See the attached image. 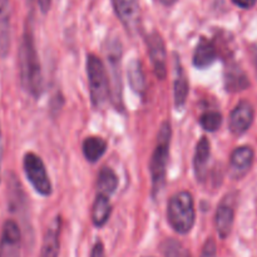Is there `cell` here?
<instances>
[{
	"label": "cell",
	"instance_id": "obj_1",
	"mask_svg": "<svg viewBox=\"0 0 257 257\" xmlns=\"http://www.w3.org/2000/svg\"><path fill=\"white\" fill-rule=\"evenodd\" d=\"M19 74L22 87L28 94L38 98L43 92V75L40 69L39 58L35 49L32 30L27 28L22 37L18 52Z\"/></svg>",
	"mask_w": 257,
	"mask_h": 257
},
{
	"label": "cell",
	"instance_id": "obj_28",
	"mask_svg": "<svg viewBox=\"0 0 257 257\" xmlns=\"http://www.w3.org/2000/svg\"><path fill=\"white\" fill-rule=\"evenodd\" d=\"M50 3H52V0H38V4H39V8L40 10H42L43 13H48V10L50 9Z\"/></svg>",
	"mask_w": 257,
	"mask_h": 257
},
{
	"label": "cell",
	"instance_id": "obj_3",
	"mask_svg": "<svg viewBox=\"0 0 257 257\" xmlns=\"http://www.w3.org/2000/svg\"><path fill=\"white\" fill-rule=\"evenodd\" d=\"M171 142V125L168 122H163L158 132L157 146L155 148L152 158H151V178H152V192L153 196L161 192L166 182V173H167L168 153H170Z\"/></svg>",
	"mask_w": 257,
	"mask_h": 257
},
{
	"label": "cell",
	"instance_id": "obj_10",
	"mask_svg": "<svg viewBox=\"0 0 257 257\" xmlns=\"http://www.w3.org/2000/svg\"><path fill=\"white\" fill-rule=\"evenodd\" d=\"M115 14L128 32L137 30L140 23V7L137 0H112Z\"/></svg>",
	"mask_w": 257,
	"mask_h": 257
},
{
	"label": "cell",
	"instance_id": "obj_17",
	"mask_svg": "<svg viewBox=\"0 0 257 257\" xmlns=\"http://www.w3.org/2000/svg\"><path fill=\"white\" fill-rule=\"evenodd\" d=\"M110 212H112V206H110L109 197L98 193L92 207V221L94 226L97 227L104 226L109 220Z\"/></svg>",
	"mask_w": 257,
	"mask_h": 257
},
{
	"label": "cell",
	"instance_id": "obj_23",
	"mask_svg": "<svg viewBox=\"0 0 257 257\" xmlns=\"http://www.w3.org/2000/svg\"><path fill=\"white\" fill-rule=\"evenodd\" d=\"M200 123L207 132H216L222 123V115L218 112H207L201 115Z\"/></svg>",
	"mask_w": 257,
	"mask_h": 257
},
{
	"label": "cell",
	"instance_id": "obj_29",
	"mask_svg": "<svg viewBox=\"0 0 257 257\" xmlns=\"http://www.w3.org/2000/svg\"><path fill=\"white\" fill-rule=\"evenodd\" d=\"M2 163H3V135L0 125V182H2Z\"/></svg>",
	"mask_w": 257,
	"mask_h": 257
},
{
	"label": "cell",
	"instance_id": "obj_7",
	"mask_svg": "<svg viewBox=\"0 0 257 257\" xmlns=\"http://www.w3.org/2000/svg\"><path fill=\"white\" fill-rule=\"evenodd\" d=\"M22 255V232L15 221L8 220L3 225L0 236V257H20Z\"/></svg>",
	"mask_w": 257,
	"mask_h": 257
},
{
	"label": "cell",
	"instance_id": "obj_4",
	"mask_svg": "<svg viewBox=\"0 0 257 257\" xmlns=\"http://www.w3.org/2000/svg\"><path fill=\"white\" fill-rule=\"evenodd\" d=\"M87 74L89 83L90 99L94 107L100 108L107 102L109 92V78L102 60L94 54L88 55Z\"/></svg>",
	"mask_w": 257,
	"mask_h": 257
},
{
	"label": "cell",
	"instance_id": "obj_2",
	"mask_svg": "<svg viewBox=\"0 0 257 257\" xmlns=\"http://www.w3.org/2000/svg\"><path fill=\"white\" fill-rule=\"evenodd\" d=\"M167 217L171 227L181 235L192 230L196 220L193 197L187 191H182L171 197L167 207Z\"/></svg>",
	"mask_w": 257,
	"mask_h": 257
},
{
	"label": "cell",
	"instance_id": "obj_18",
	"mask_svg": "<svg viewBox=\"0 0 257 257\" xmlns=\"http://www.w3.org/2000/svg\"><path fill=\"white\" fill-rule=\"evenodd\" d=\"M107 151V142L99 137H88L83 143V153L88 162H97Z\"/></svg>",
	"mask_w": 257,
	"mask_h": 257
},
{
	"label": "cell",
	"instance_id": "obj_12",
	"mask_svg": "<svg viewBox=\"0 0 257 257\" xmlns=\"http://www.w3.org/2000/svg\"><path fill=\"white\" fill-rule=\"evenodd\" d=\"M253 162V150L248 146L236 148L231 155L230 172L233 178H242L250 171Z\"/></svg>",
	"mask_w": 257,
	"mask_h": 257
},
{
	"label": "cell",
	"instance_id": "obj_14",
	"mask_svg": "<svg viewBox=\"0 0 257 257\" xmlns=\"http://www.w3.org/2000/svg\"><path fill=\"white\" fill-rule=\"evenodd\" d=\"M217 58V52L216 48L210 40L201 38L196 47L195 54H193V64L198 69H206L210 65L213 64V62Z\"/></svg>",
	"mask_w": 257,
	"mask_h": 257
},
{
	"label": "cell",
	"instance_id": "obj_9",
	"mask_svg": "<svg viewBox=\"0 0 257 257\" xmlns=\"http://www.w3.org/2000/svg\"><path fill=\"white\" fill-rule=\"evenodd\" d=\"M147 45L148 53H150L153 67H155L156 75L160 79H165L167 75V65H166L167 54H166V47L162 37L158 35L157 33H153L147 38Z\"/></svg>",
	"mask_w": 257,
	"mask_h": 257
},
{
	"label": "cell",
	"instance_id": "obj_19",
	"mask_svg": "<svg viewBox=\"0 0 257 257\" xmlns=\"http://www.w3.org/2000/svg\"><path fill=\"white\" fill-rule=\"evenodd\" d=\"M118 186V177L113 170L104 167L98 176V193L109 197Z\"/></svg>",
	"mask_w": 257,
	"mask_h": 257
},
{
	"label": "cell",
	"instance_id": "obj_8",
	"mask_svg": "<svg viewBox=\"0 0 257 257\" xmlns=\"http://www.w3.org/2000/svg\"><path fill=\"white\" fill-rule=\"evenodd\" d=\"M253 120V107L247 100H241L230 115L228 127L230 131L236 136L243 135L251 127Z\"/></svg>",
	"mask_w": 257,
	"mask_h": 257
},
{
	"label": "cell",
	"instance_id": "obj_11",
	"mask_svg": "<svg viewBox=\"0 0 257 257\" xmlns=\"http://www.w3.org/2000/svg\"><path fill=\"white\" fill-rule=\"evenodd\" d=\"M12 47V10L9 0H0V58H5Z\"/></svg>",
	"mask_w": 257,
	"mask_h": 257
},
{
	"label": "cell",
	"instance_id": "obj_20",
	"mask_svg": "<svg viewBox=\"0 0 257 257\" xmlns=\"http://www.w3.org/2000/svg\"><path fill=\"white\" fill-rule=\"evenodd\" d=\"M177 62V75H176V80H175V103H176V107L181 108L183 104H185L186 99H187V95H188V80L187 77H186L185 72H183L182 67L178 65V60Z\"/></svg>",
	"mask_w": 257,
	"mask_h": 257
},
{
	"label": "cell",
	"instance_id": "obj_16",
	"mask_svg": "<svg viewBox=\"0 0 257 257\" xmlns=\"http://www.w3.org/2000/svg\"><path fill=\"white\" fill-rule=\"evenodd\" d=\"M233 220H235V213L230 205L223 203V205L218 206L217 212H216V230L222 240L230 236L231 231H232Z\"/></svg>",
	"mask_w": 257,
	"mask_h": 257
},
{
	"label": "cell",
	"instance_id": "obj_22",
	"mask_svg": "<svg viewBox=\"0 0 257 257\" xmlns=\"http://www.w3.org/2000/svg\"><path fill=\"white\" fill-rule=\"evenodd\" d=\"M128 78H130V84L133 90L137 93H143L146 85L145 75H143L142 65L138 60H133L128 67Z\"/></svg>",
	"mask_w": 257,
	"mask_h": 257
},
{
	"label": "cell",
	"instance_id": "obj_31",
	"mask_svg": "<svg viewBox=\"0 0 257 257\" xmlns=\"http://www.w3.org/2000/svg\"><path fill=\"white\" fill-rule=\"evenodd\" d=\"M255 62H256V67H257V48H256V52H255Z\"/></svg>",
	"mask_w": 257,
	"mask_h": 257
},
{
	"label": "cell",
	"instance_id": "obj_5",
	"mask_svg": "<svg viewBox=\"0 0 257 257\" xmlns=\"http://www.w3.org/2000/svg\"><path fill=\"white\" fill-rule=\"evenodd\" d=\"M23 167L28 181L39 195L45 197L52 195V183L44 163L39 156L33 152H28L23 160Z\"/></svg>",
	"mask_w": 257,
	"mask_h": 257
},
{
	"label": "cell",
	"instance_id": "obj_13",
	"mask_svg": "<svg viewBox=\"0 0 257 257\" xmlns=\"http://www.w3.org/2000/svg\"><path fill=\"white\" fill-rule=\"evenodd\" d=\"M60 230H62V218L55 217L47 228L43 240L40 257H58L60 248Z\"/></svg>",
	"mask_w": 257,
	"mask_h": 257
},
{
	"label": "cell",
	"instance_id": "obj_6",
	"mask_svg": "<svg viewBox=\"0 0 257 257\" xmlns=\"http://www.w3.org/2000/svg\"><path fill=\"white\" fill-rule=\"evenodd\" d=\"M108 65H109V99L118 110H123L122 99V77H120V45L115 44L108 52Z\"/></svg>",
	"mask_w": 257,
	"mask_h": 257
},
{
	"label": "cell",
	"instance_id": "obj_24",
	"mask_svg": "<svg viewBox=\"0 0 257 257\" xmlns=\"http://www.w3.org/2000/svg\"><path fill=\"white\" fill-rule=\"evenodd\" d=\"M166 257H182V247L176 241H167L163 246Z\"/></svg>",
	"mask_w": 257,
	"mask_h": 257
},
{
	"label": "cell",
	"instance_id": "obj_27",
	"mask_svg": "<svg viewBox=\"0 0 257 257\" xmlns=\"http://www.w3.org/2000/svg\"><path fill=\"white\" fill-rule=\"evenodd\" d=\"M236 5H238L240 8L243 9H248V8H252L256 4L257 0H232Z\"/></svg>",
	"mask_w": 257,
	"mask_h": 257
},
{
	"label": "cell",
	"instance_id": "obj_26",
	"mask_svg": "<svg viewBox=\"0 0 257 257\" xmlns=\"http://www.w3.org/2000/svg\"><path fill=\"white\" fill-rule=\"evenodd\" d=\"M90 257H105L104 245L102 243V241L95 242V245L92 248V252H90Z\"/></svg>",
	"mask_w": 257,
	"mask_h": 257
},
{
	"label": "cell",
	"instance_id": "obj_25",
	"mask_svg": "<svg viewBox=\"0 0 257 257\" xmlns=\"http://www.w3.org/2000/svg\"><path fill=\"white\" fill-rule=\"evenodd\" d=\"M201 257H216V243L212 238H208L202 248Z\"/></svg>",
	"mask_w": 257,
	"mask_h": 257
},
{
	"label": "cell",
	"instance_id": "obj_15",
	"mask_svg": "<svg viewBox=\"0 0 257 257\" xmlns=\"http://www.w3.org/2000/svg\"><path fill=\"white\" fill-rule=\"evenodd\" d=\"M210 155V143H208L207 138H201L200 142L197 143V147H196L195 160H193V167H195L196 177H197V180L201 181V182L205 181Z\"/></svg>",
	"mask_w": 257,
	"mask_h": 257
},
{
	"label": "cell",
	"instance_id": "obj_21",
	"mask_svg": "<svg viewBox=\"0 0 257 257\" xmlns=\"http://www.w3.org/2000/svg\"><path fill=\"white\" fill-rule=\"evenodd\" d=\"M248 85L245 73L240 68H228L226 73V87L228 90H242Z\"/></svg>",
	"mask_w": 257,
	"mask_h": 257
},
{
	"label": "cell",
	"instance_id": "obj_32",
	"mask_svg": "<svg viewBox=\"0 0 257 257\" xmlns=\"http://www.w3.org/2000/svg\"><path fill=\"white\" fill-rule=\"evenodd\" d=\"M145 257H150V256H145Z\"/></svg>",
	"mask_w": 257,
	"mask_h": 257
},
{
	"label": "cell",
	"instance_id": "obj_30",
	"mask_svg": "<svg viewBox=\"0 0 257 257\" xmlns=\"http://www.w3.org/2000/svg\"><path fill=\"white\" fill-rule=\"evenodd\" d=\"M161 2H162L165 5H172L176 0H161Z\"/></svg>",
	"mask_w": 257,
	"mask_h": 257
}]
</instances>
